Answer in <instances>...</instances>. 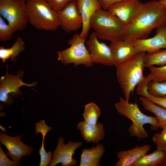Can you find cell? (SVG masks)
Instances as JSON below:
<instances>
[{
	"label": "cell",
	"mask_w": 166,
	"mask_h": 166,
	"mask_svg": "<svg viewBox=\"0 0 166 166\" xmlns=\"http://www.w3.org/2000/svg\"><path fill=\"white\" fill-rule=\"evenodd\" d=\"M166 25V6L156 0L142 3L124 26L122 40L146 38L154 29Z\"/></svg>",
	"instance_id": "cell-1"
},
{
	"label": "cell",
	"mask_w": 166,
	"mask_h": 166,
	"mask_svg": "<svg viewBox=\"0 0 166 166\" xmlns=\"http://www.w3.org/2000/svg\"><path fill=\"white\" fill-rule=\"evenodd\" d=\"M146 55L145 52H139L116 67L117 80L128 101L136 86L144 78L143 71Z\"/></svg>",
	"instance_id": "cell-2"
},
{
	"label": "cell",
	"mask_w": 166,
	"mask_h": 166,
	"mask_svg": "<svg viewBox=\"0 0 166 166\" xmlns=\"http://www.w3.org/2000/svg\"><path fill=\"white\" fill-rule=\"evenodd\" d=\"M114 107L120 115L132 121L128 128L131 136L136 137L139 140L148 137V133L143 127L145 124H150L152 130H156L159 128L156 117L143 113L136 103H130L120 97L119 101L115 103Z\"/></svg>",
	"instance_id": "cell-3"
},
{
	"label": "cell",
	"mask_w": 166,
	"mask_h": 166,
	"mask_svg": "<svg viewBox=\"0 0 166 166\" xmlns=\"http://www.w3.org/2000/svg\"><path fill=\"white\" fill-rule=\"evenodd\" d=\"M29 22L38 30L54 31L60 26L57 11L46 0H27Z\"/></svg>",
	"instance_id": "cell-4"
},
{
	"label": "cell",
	"mask_w": 166,
	"mask_h": 166,
	"mask_svg": "<svg viewBox=\"0 0 166 166\" xmlns=\"http://www.w3.org/2000/svg\"><path fill=\"white\" fill-rule=\"evenodd\" d=\"M90 24L99 39L111 42L122 39L124 25L108 10L101 8L97 10L91 18Z\"/></svg>",
	"instance_id": "cell-5"
},
{
	"label": "cell",
	"mask_w": 166,
	"mask_h": 166,
	"mask_svg": "<svg viewBox=\"0 0 166 166\" xmlns=\"http://www.w3.org/2000/svg\"><path fill=\"white\" fill-rule=\"evenodd\" d=\"M86 39L80 34H75L67 42L70 46L65 50L58 51L57 59L65 65L73 64L75 66L83 65L87 67L93 66L90 55L85 44Z\"/></svg>",
	"instance_id": "cell-6"
},
{
	"label": "cell",
	"mask_w": 166,
	"mask_h": 166,
	"mask_svg": "<svg viewBox=\"0 0 166 166\" xmlns=\"http://www.w3.org/2000/svg\"><path fill=\"white\" fill-rule=\"evenodd\" d=\"M25 0H0V16L15 31L23 30L29 22Z\"/></svg>",
	"instance_id": "cell-7"
},
{
	"label": "cell",
	"mask_w": 166,
	"mask_h": 166,
	"mask_svg": "<svg viewBox=\"0 0 166 166\" xmlns=\"http://www.w3.org/2000/svg\"><path fill=\"white\" fill-rule=\"evenodd\" d=\"M6 76H2L0 79V101L9 105L13 103V98L22 95L19 89L20 87L34 86L37 83L35 82L30 84L23 82L22 79L24 74L23 71H19L15 75L10 74L8 72V66L6 65Z\"/></svg>",
	"instance_id": "cell-8"
},
{
	"label": "cell",
	"mask_w": 166,
	"mask_h": 166,
	"mask_svg": "<svg viewBox=\"0 0 166 166\" xmlns=\"http://www.w3.org/2000/svg\"><path fill=\"white\" fill-rule=\"evenodd\" d=\"M94 31L90 34L86 42V47L94 64L106 65H114L113 57L109 45L103 42H100Z\"/></svg>",
	"instance_id": "cell-9"
},
{
	"label": "cell",
	"mask_w": 166,
	"mask_h": 166,
	"mask_svg": "<svg viewBox=\"0 0 166 166\" xmlns=\"http://www.w3.org/2000/svg\"><path fill=\"white\" fill-rule=\"evenodd\" d=\"M81 142L69 141L65 144L63 137H60L58 139L57 147L53 152V157L49 166H54L61 163V166H74L77 161L73 156L75 151L81 146Z\"/></svg>",
	"instance_id": "cell-10"
},
{
	"label": "cell",
	"mask_w": 166,
	"mask_h": 166,
	"mask_svg": "<svg viewBox=\"0 0 166 166\" xmlns=\"http://www.w3.org/2000/svg\"><path fill=\"white\" fill-rule=\"evenodd\" d=\"M0 132V141L8 151L5 153L14 160L20 163L22 157L29 156L34 149L22 141L21 138L23 136L22 135L11 136Z\"/></svg>",
	"instance_id": "cell-11"
},
{
	"label": "cell",
	"mask_w": 166,
	"mask_h": 166,
	"mask_svg": "<svg viewBox=\"0 0 166 166\" xmlns=\"http://www.w3.org/2000/svg\"><path fill=\"white\" fill-rule=\"evenodd\" d=\"M57 12L60 26L64 31H76L82 27V18L77 9L76 0L68 3Z\"/></svg>",
	"instance_id": "cell-12"
},
{
	"label": "cell",
	"mask_w": 166,
	"mask_h": 166,
	"mask_svg": "<svg viewBox=\"0 0 166 166\" xmlns=\"http://www.w3.org/2000/svg\"><path fill=\"white\" fill-rule=\"evenodd\" d=\"M130 40L138 52L151 53L166 49V25L156 29V34L152 38Z\"/></svg>",
	"instance_id": "cell-13"
},
{
	"label": "cell",
	"mask_w": 166,
	"mask_h": 166,
	"mask_svg": "<svg viewBox=\"0 0 166 166\" xmlns=\"http://www.w3.org/2000/svg\"><path fill=\"white\" fill-rule=\"evenodd\" d=\"M141 3L139 0H122L112 4L107 10L117 17L124 26L131 20Z\"/></svg>",
	"instance_id": "cell-14"
},
{
	"label": "cell",
	"mask_w": 166,
	"mask_h": 166,
	"mask_svg": "<svg viewBox=\"0 0 166 166\" xmlns=\"http://www.w3.org/2000/svg\"><path fill=\"white\" fill-rule=\"evenodd\" d=\"M78 11L82 20V30L80 34L81 36L86 39L91 28V19L94 13L101 8L98 0H76Z\"/></svg>",
	"instance_id": "cell-15"
},
{
	"label": "cell",
	"mask_w": 166,
	"mask_h": 166,
	"mask_svg": "<svg viewBox=\"0 0 166 166\" xmlns=\"http://www.w3.org/2000/svg\"><path fill=\"white\" fill-rule=\"evenodd\" d=\"M109 46L116 67L139 52L130 40L122 39L111 42Z\"/></svg>",
	"instance_id": "cell-16"
},
{
	"label": "cell",
	"mask_w": 166,
	"mask_h": 166,
	"mask_svg": "<svg viewBox=\"0 0 166 166\" xmlns=\"http://www.w3.org/2000/svg\"><path fill=\"white\" fill-rule=\"evenodd\" d=\"M151 149L148 144L136 146L127 150L119 151L117 154V160L115 166H132L133 164L141 157L146 154Z\"/></svg>",
	"instance_id": "cell-17"
},
{
	"label": "cell",
	"mask_w": 166,
	"mask_h": 166,
	"mask_svg": "<svg viewBox=\"0 0 166 166\" xmlns=\"http://www.w3.org/2000/svg\"><path fill=\"white\" fill-rule=\"evenodd\" d=\"M84 140L87 143L92 142L97 144L102 140L105 135L103 124L98 122L96 124H91L81 121L77 125Z\"/></svg>",
	"instance_id": "cell-18"
},
{
	"label": "cell",
	"mask_w": 166,
	"mask_h": 166,
	"mask_svg": "<svg viewBox=\"0 0 166 166\" xmlns=\"http://www.w3.org/2000/svg\"><path fill=\"white\" fill-rule=\"evenodd\" d=\"M105 152V148L102 144L95 147L82 150L79 166H100L101 158Z\"/></svg>",
	"instance_id": "cell-19"
},
{
	"label": "cell",
	"mask_w": 166,
	"mask_h": 166,
	"mask_svg": "<svg viewBox=\"0 0 166 166\" xmlns=\"http://www.w3.org/2000/svg\"><path fill=\"white\" fill-rule=\"evenodd\" d=\"M139 99L144 109L155 115L159 128H166V109L152 102L145 97L140 96Z\"/></svg>",
	"instance_id": "cell-20"
},
{
	"label": "cell",
	"mask_w": 166,
	"mask_h": 166,
	"mask_svg": "<svg viewBox=\"0 0 166 166\" xmlns=\"http://www.w3.org/2000/svg\"><path fill=\"white\" fill-rule=\"evenodd\" d=\"M166 160V152L156 149L137 160L132 166H162Z\"/></svg>",
	"instance_id": "cell-21"
},
{
	"label": "cell",
	"mask_w": 166,
	"mask_h": 166,
	"mask_svg": "<svg viewBox=\"0 0 166 166\" xmlns=\"http://www.w3.org/2000/svg\"><path fill=\"white\" fill-rule=\"evenodd\" d=\"M25 48L24 42L22 38L18 37L10 48H5L3 46L0 47V58L4 63L9 58L12 62H15L16 58Z\"/></svg>",
	"instance_id": "cell-22"
},
{
	"label": "cell",
	"mask_w": 166,
	"mask_h": 166,
	"mask_svg": "<svg viewBox=\"0 0 166 166\" xmlns=\"http://www.w3.org/2000/svg\"><path fill=\"white\" fill-rule=\"evenodd\" d=\"M101 114L100 108L94 102H91L85 105L83 117L84 121L91 124H96Z\"/></svg>",
	"instance_id": "cell-23"
},
{
	"label": "cell",
	"mask_w": 166,
	"mask_h": 166,
	"mask_svg": "<svg viewBox=\"0 0 166 166\" xmlns=\"http://www.w3.org/2000/svg\"><path fill=\"white\" fill-rule=\"evenodd\" d=\"M166 65V49L160 50L156 52L146 54L144 62L145 67L157 65Z\"/></svg>",
	"instance_id": "cell-24"
},
{
	"label": "cell",
	"mask_w": 166,
	"mask_h": 166,
	"mask_svg": "<svg viewBox=\"0 0 166 166\" xmlns=\"http://www.w3.org/2000/svg\"><path fill=\"white\" fill-rule=\"evenodd\" d=\"M141 82L145 85L148 92L150 95L156 97L166 95V81L162 82L152 81L147 83L142 81Z\"/></svg>",
	"instance_id": "cell-25"
},
{
	"label": "cell",
	"mask_w": 166,
	"mask_h": 166,
	"mask_svg": "<svg viewBox=\"0 0 166 166\" xmlns=\"http://www.w3.org/2000/svg\"><path fill=\"white\" fill-rule=\"evenodd\" d=\"M148 68L150 73L144 78L147 82L152 81L158 82L166 81V65L160 67L152 66Z\"/></svg>",
	"instance_id": "cell-26"
},
{
	"label": "cell",
	"mask_w": 166,
	"mask_h": 166,
	"mask_svg": "<svg viewBox=\"0 0 166 166\" xmlns=\"http://www.w3.org/2000/svg\"><path fill=\"white\" fill-rule=\"evenodd\" d=\"M137 94L146 97L152 102L166 109V95L162 97H156L149 94L145 86L138 87L136 89Z\"/></svg>",
	"instance_id": "cell-27"
},
{
	"label": "cell",
	"mask_w": 166,
	"mask_h": 166,
	"mask_svg": "<svg viewBox=\"0 0 166 166\" xmlns=\"http://www.w3.org/2000/svg\"><path fill=\"white\" fill-rule=\"evenodd\" d=\"M3 18L0 16V40L5 42L10 40L15 31Z\"/></svg>",
	"instance_id": "cell-28"
},
{
	"label": "cell",
	"mask_w": 166,
	"mask_h": 166,
	"mask_svg": "<svg viewBox=\"0 0 166 166\" xmlns=\"http://www.w3.org/2000/svg\"><path fill=\"white\" fill-rule=\"evenodd\" d=\"M162 129L160 132L153 135L152 140L156 145L157 149L166 152V128Z\"/></svg>",
	"instance_id": "cell-29"
},
{
	"label": "cell",
	"mask_w": 166,
	"mask_h": 166,
	"mask_svg": "<svg viewBox=\"0 0 166 166\" xmlns=\"http://www.w3.org/2000/svg\"><path fill=\"white\" fill-rule=\"evenodd\" d=\"M44 138H42V146L39 150L40 156L39 166H47L50 163L53 157L52 152L49 151L47 152L44 149Z\"/></svg>",
	"instance_id": "cell-30"
},
{
	"label": "cell",
	"mask_w": 166,
	"mask_h": 166,
	"mask_svg": "<svg viewBox=\"0 0 166 166\" xmlns=\"http://www.w3.org/2000/svg\"><path fill=\"white\" fill-rule=\"evenodd\" d=\"M3 151L1 145H0V166H17L20 165V163L10 160Z\"/></svg>",
	"instance_id": "cell-31"
},
{
	"label": "cell",
	"mask_w": 166,
	"mask_h": 166,
	"mask_svg": "<svg viewBox=\"0 0 166 166\" xmlns=\"http://www.w3.org/2000/svg\"><path fill=\"white\" fill-rule=\"evenodd\" d=\"M35 126L36 135L37 136L38 134L40 132L42 135V138L44 139L47 133L53 128L52 127L47 125L44 120L35 123Z\"/></svg>",
	"instance_id": "cell-32"
},
{
	"label": "cell",
	"mask_w": 166,
	"mask_h": 166,
	"mask_svg": "<svg viewBox=\"0 0 166 166\" xmlns=\"http://www.w3.org/2000/svg\"><path fill=\"white\" fill-rule=\"evenodd\" d=\"M52 8L58 11L62 9L68 3L76 0H46Z\"/></svg>",
	"instance_id": "cell-33"
},
{
	"label": "cell",
	"mask_w": 166,
	"mask_h": 166,
	"mask_svg": "<svg viewBox=\"0 0 166 166\" xmlns=\"http://www.w3.org/2000/svg\"><path fill=\"white\" fill-rule=\"evenodd\" d=\"M121 0H98L101 7L106 10H107L112 4Z\"/></svg>",
	"instance_id": "cell-34"
},
{
	"label": "cell",
	"mask_w": 166,
	"mask_h": 166,
	"mask_svg": "<svg viewBox=\"0 0 166 166\" xmlns=\"http://www.w3.org/2000/svg\"><path fill=\"white\" fill-rule=\"evenodd\" d=\"M158 1L161 3L166 6V0H159Z\"/></svg>",
	"instance_id": "cell-35"
},
{
	"label": "cell",
	"mask_w": 166,
	"mask_h": 166,
	"mask_svg": "<svg viewBox=\"0 0 166 166\" xmlns=\"http://www.w3.org/2000/svg\"><path fill=\"white\" fill-rule=\"evenodd\" d=\"M162 166H166V160L164 163L162 164Z\"/></svg>",
	"instance_id": "cell-36"
},
{
	"label": "cell",
	"mask_w": 166,
	"mask_h": 166,
	"mask_svg": "<svg viewBox=\"0 0 166 166\" xmlns=\"http://www.w3.org/2000/svg\"></svg>",
	"instance_id": "cell-37"
}]
</instances>
